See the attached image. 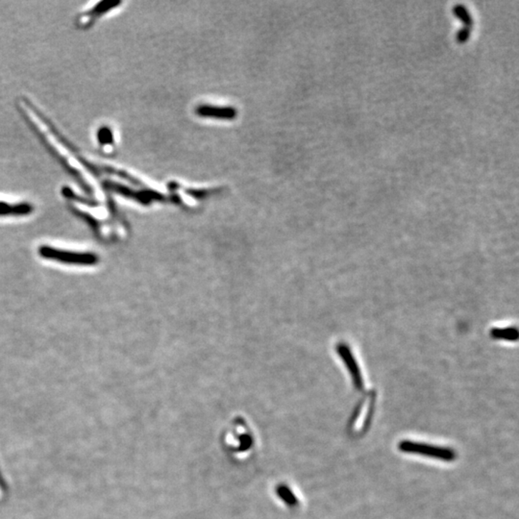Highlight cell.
Segmentation results:
<instances>
[{
    "instance_id": "6da1fadb",
    "label": "cell",
    "mask_w": 519,
    "mask_h": 519,
    "mask_svg": "<svg viewBox=\"0 0 519 519\" xmlns=\"http://www.w3.org/2000/svg\"><path fill=\"white\" fill-rule=\"evenodd\" d=\"M18 110L24 121L29 122L33 131L49 148L52 156L85 191L94 193V186L99 182L94 168V160L86 156L74 146L54 126V122L41 112L37 105L26 97H21L18 101Z\"/></svg>"
},
{
    "instance_id": "7a4b0ae2",
    "label": "cell",
    "mask_w": 519,
    "mask_h": 519,
    "mask_svg": "<svg viewBox=\"0 0 519 519\" xmlns=\"http://www.w3.org/2000/svg\"><path fill=\"white\" fill-rule=\"evenodd\" d=\"M121 4V1H113V0L96 2L93 6L87 8L76 16V21H74L76 26L80 30L90 29L96 26L99 19L104 18L105 15L116 9Z\"/></svg>"
},
{
    "instance_id": "3957f363",
    "label": "cell",
    "mask_w": 519,
    "mask_h": 519,
    "mask_svg": "<svg viewBox=\"0 0 519 519\" xmlns=\"http://www.w3.org/2000/svg\"><path fill=\"white\" fill-rule=\"evenodd\" d=\"M399 450L405 453L420 455V456L431 458L440 460L451 462L456 459V453L452 449L438 448L423 443L415 441L403 440L399 443Z\"/></svg>"
},
{
    "instance_id": "277c9868",
    "label": "cell",
    "mask_w": 519,
    "mask_h": 519,
    "mask_svg": "<svg viewBox=\"0 0 519 519\" xmlns=\"http://www.w3.org/2000/svg\"><path fill=\"white\" fill-rule=\"evenodd\" d=\"M39 253L44 259L56 260L61 263H72V265L93 266L96 265L99 258L93 253H77L60 251V249L52 248L49 246H41Z\"/></svg>"
},
{
    "instance_id": "5b68a950",
    "label": "cell",
    "mask_w": 519,
    "mask_h": 519,
    "mask_svg": "<svg viewBox=\"0 0 519 519\" xmlns=\"http://www.w3.org/2000/svg\"><path fill=\"white\" fill-rule=\"evenodd\" d=\"M454 15L459 18L463 22V29L457 33L456 41L459 44H465L468 41L470 36L471 29L473 27L474 21L468 8L463 6V4H456L453 7Z\"/></svg>"
},
{
    "instance_id": "8992f818",
    "label": "cell",
    "mask_w": 519,
    "mask_h": 519,
    "mask_svg": "<svg viewBox=\"0 0 519 519\" xmlns=\"http://www.w3.org/2000/svg\"><path fill=\"white\" fill-rule=\"evenodd\" d=\"M94 141H96V146L99 147L102 153H113L114 148H115V136L110 126H99L94 132Z\"/></svg>"
},
{
    "instance_id": "52a82bcc",
    "label": "cell",
    "mask_w": 519,
    "mask_h": 519,
    "mask_svg": "<svg viewBox=\"0 0 519 519\" xmlns=\"http://www.w3.org/2000/svg\"><path fill=\"white\" fill-rule=\"evenodd\" d=\"M196 113L201 116H205V118L221 119H233L236 118V115H237V111L233 109V108H218L207 106V105L198 107V109L196 110Z\"/></svg>"
},
{
    "instance_id": "ba28073f",
    "label": "cell",
    "mask_w": 519,
    "mask_h": 519,
    "mask_svg": "<svg viewBox=\"0 0 519 519\" xmlns=\"http://www.w3.org/2000/svg\"><path fill=\"white\" fill-rule=\"evenodd\" d=\"M33 212V206L27 202L21 203H8V202L0 201V216H26Z\"/></svg>"
},
{
    "instance_id": "9c48e42d",
    "label": "cell",
    "mask_w": 519,
    "mask_h": 519,
    "mask_svg": "<svg viewBox=\"0 0 519 519\" xmlns=\"http://www.w3.org/2000/svg\"><path fill=\"white\" fill-rule=\"evenodd\" d=\"M494 338H504V340H515L518 338V332L516 329H495L493 331Z\"/></svg>"
},
{
    "instance_id": "30bf717a",
    "label": "cell",
    "mask_w": 519,
    "mask_h": 519,
    "mask_svg": "<svg viewBox=\"0 0 519 519\" xmlns=\"http://www.w3.org/2000/svg\"><path fill=\"white\" fill-rule=\"evenodd\" d=\"M8 490H9V487H8L6 478H5L2 469L0 468V502L6 498Z\"/></svg>"
}]
</instances>
